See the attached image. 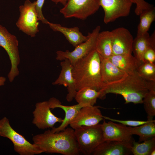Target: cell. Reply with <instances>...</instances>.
<instances>
[{"label":"cell","mask_w":155,"mask_h":155,"mask_svg":"<svg viewBox=\"0 0 155 155\" xmlns=\"http://www.w3.org/2000/svg\"><path fill=\"white\" fill-rule=\"evenodd\" d=\"M45 0H37L35 1V8L39 20L43 24H47L49 21L44 16L42 10Z\"/></svg>","instance_id":"4dcf8cb0"},{"label":"cell","mask_w":155,"mask_h":155,"mask_svg":"<svg viewBox=\"0 0 155 155\" xmlns=\"http://www.w3.org/2000/svg\"><path fill=\"white\" fill-rule=\"evenodd\" d=\"M150 46L155 49V32L154 31L152 35L150 36Z\"/></svg>","instance_id":"d6a6232c"},{"label":"cell","mask_w":155,"mask_h":155,"mask_svg":"<svg viewBox=\"0 0 155 155\" xmlns=\"http://www.w3.org/2000/svg\"><path fill=\"white\" fill-rule=\"evenodd\" d=\"M144 62H148L155 63V49L149 47L145 52L143 57Z\"/></svg>","instance_id":"1f68e13d"},{"label":"cell","mask_w":155,"mask_h":155,"mask_svg":"<svg viewBox=\"0 0 155 155\" xmlns=\"http://www.w3.org/2000/svg\"><path fill=\"white\" fill-rule=\"evenodd\" d=\"M51 1L56 4L60 3L64 6L66 4L68 0H52Z\"/></svg>","instance_id":"836d02e7"},{"label":"cell","mask_w":155,"mask_h":155,"mask_svg":"<svg viewBox=\"0 0 155 155\" xmlns=\"http://www.w3.org/2000/svg\"><path fill=\"white\" fill-rule=\"evenodd\" d=\"M100 7L97 0H68L60 12L66 18L85 20L96 13Z\"/></svg>","instance_id":"9c48e42d"},{"label":"cell","mask_w":155,"mask_h":155,"mask_svg":"<svg viewBox=\"0 0 155 155\" xmlns=\"http://www.w3.org/2000/svg\"><path fill=\"white\" fill-rule=\"evenodd\" d=\"M124 127L131 134L136 135L139 136V142L155 137V120H148V122L135 127L125 125Z\"/></svg>","instance_id":"7402d4cb"},{"label":"cell","mask_w":155,"mask_h":155,"mask_svg":"<svg viewBox=\"0 0 155 155\" xmlns=\"http://www.w3.org/2000/svg\"><path fill=\"white\" fill-rule=\"evenodd\" d=\"M104 119L108 120L114 122L118 123L123 125L130 127H135L143 124L148 121H141L132 120H121L110 118L108 117L103 116Z\"/></svg>","instance_id":"f1b7e54d"},{"label":"cell","mask_w":155,"mask_h":155,"mask_svg":"<svg viewBox=\"0 0 155 155\" xmlns=\"http://www.w3.org/2000/svg\"><path fill=\"white\" fill-rule=\"evenodd\" d=\"M136 71L146 80L155 82V63L144 62L139 65Z\"/></svg>","instance_id":"83f0119b"},{"label":"cell","mask_w":155,"mask_h":155,"mask_svg":"<svg viewBox=\"0 0 155 155\" xmlns=\"http://www.w3.org/2000/svg\"><path fill=\"white\" fill-rule=\"evenodd\" d=\"M6 80V79L5 77L0 76V86L4 85Z\"/></svg>","instance_id":"e575fe53"},{"label":"cell","mask_w":155,"mask_h":155,"mask_svg":"<svg viewBox=\"0 0 155 155\" xmlns=\"http://www.w3.org/2000/svg\"><path fill=\"white\" fill-rule=\"evenodd\" d=\"M155 149V137L139 143L134 141L131 148L134 155H150L152 151Z\"/></svg>","instance_id":"484cf974"},{"label":"cell","mask_w":155,"mask_h":155,"mask_svg":"<svg viewBox=\"0 0 155 155\" xmlns=\"http://www.w3.org/2000/svg\"><path fill=\"white\" fill-rule=\"evenodd\" d=\"M151 90H155V82L146 80L136 71L119 82L102 88L99 91V98L103 99L106 94L113 93L122 96L125 104H142L145 95Z\"/></svg>","instance_id":"6da1fadb"},{"label":"cell","mask_w":155,"mask_h":155,"mask_svg":"<svg viewBox=\"0 0 155 155\" xmlns=\"http://www.w3.org/2000/svg\"><path fill=\"white\" fill-rule=\"evenodd\" d=\"M32 141L42 153L63 155H78L80 153L74 129L71 128H66L58 132L48 130L34 136Z\"/></svg>","instance_id":"7a4b0ae2"},{"label":"cell","mask_w":155,"mask_h":155,"mask_svg":"<svg viewBox=\"0 0 155 155\" xmlns=\"http://www.w3.org/2000/svg\"><path fill=\"white\" fill-rule=\"evenodd\" d=\"M100 93L95 89L86 87L77 91L74 98L78 104L84 106H94L99 98Z\"/></svg>","instance_id":"603a6c76"},{"label":"cell","mask_w":155,"mask_h":155,"mask_svg":"<svg viewBox=\"0 0 155 155\" xmlns=\"http://www.w3.org/2000/svg\"><path fill=\"white\" fill-rule=\"evenodd\" d=\"M0 136L10 140L13 144L15 151L20 155H34L42 153L37 145L30 143L14 130L5 117L0 119Z\"/></svg>","instance_id":"5b68a950"},{"label":"cell","mask_w":155,"mask_h":155,"mask_svg":"<svg viewBox=\"0 0 155 155\" xmlns=\"http://www.w3.org/2000/svg\"><path fill=\"white\" fill-rule=\"evenodd\" d=\"M104 12V22L106 24L118 18L128 16L133 3L131 0H97Z\"/></svg>","instance_id":"8fae6325"},{"label":"cell","mask_w":155,"mask_h":155,"mask_svg":"<svg viewBox=\"0 0 155 155\" xmlns=\"http://www.w3.org/2000/svg\"><path fill=\"white\" fill-rule=\"evenodd\" d=\"M139 16L140 21L137 26V36L148 32L151 24L155 20V7L143 11Z\"/></svg>","instance_id":"d4e9b609"},{"label":"cell","mask_w":155,"mask_h":155,"mask_svg":"<svg viewBox=\"0 0 155 155\" xmlns=\"http://www.w3.org/2000/svg\"><path fill=\"white\" fill-rule=\"evenodd\" d=\"M80 153L92 154L95 148L104 142L101 124L83 126L74 129Z\"/></svg>","instance_id":"277c9868"},{"label":"cell","mask_w":155,"mask_h":155,"mask_svg":"<svg viewBox=\"0 0 155 155\" xmlns=\"http://www.w3.org/2000/svg\"><path fill=\"white\" fill-rule=\"evenodd\" d=\"M72 65L77 91L86 87L98 91L101 88V59L95 49Z\"/></svg>","instance_id":"3957f363"},{"label":"cell","mask_w":155,"mask_h":155,"mask_svg":"<svg viewBox=\"0 0 155 155\" xmlns=\"http://www.w3.org/2000/svg\"><path fill=\"white\" fill-rule=\"evenodd\" d=\"M48 101L51 109L60 108L65 113V117L61 124L57 127H53L51 130L54 133L59 132L65 129L74 119L80 109L85 106L78 103L69 106L63 105L59 100L54 97L50 98Z\"/></svg>","instance_id":"e0dca14e"},{"label":"cell","mask_w":155,"mask_h":155,"mask_svg":"<svg viewBox=\"0 0 155 155\" xmlns=\"http://www.w3.org/2000/svg\"><path fill=\"white\" fill-rule=\"evenodd\" d=\"M103 119L98 106H85L80 109L69 125L75 129L83 126L96 125Z\"/></svg>","instance_id":"5bb4252c"},{"label":"cell","mask_w":155,"mask_h":155,"mask_svg":"<svg viewBox=\"0 0 155 155\" xmlns=\"http://www.w3.org/2000/svg\"><path fill=\"white\" fill-rule=\"evenodd\" d=\"M100 28V26H96L91 32L88 33V39L75 46L73 51H57L56 59L63 61L67 59L72 64L86 56L95 49L97 38Z\"/></svg>","instance_id":"ba28073f"},{"label":"cell","mask_w":155,"mask_h":155,"mask_svg":"<svg viewBox=\"0 0 155 155\" xmlns=\"http://www.w3.org/2000/svg\"><path fill=\"white\" fill-rule=\"evenodd\" d=\"M101 125L104 141H116L131 149L135 140L124 125L105 120Z\"/></svg>","instance_id":"30bf717a"},{"label":"cell","mask_w":155,"mask_h":155,"mask_svg":"<svg viewBox=\"0 0 155 155\" xmlns=\"http://www.w3.org/2000/svg\"><path fill=\"white\" fill-rule=\"evenodd\" d=\"M113 55L132 54L133 38L129 31L119 27L111 31Z\"/></svg>","instance_id":"4fadbf2b"},{"label":"cell","mask_w":155,"mask_h":155,"mask_svg":"<svg viewBox=\"0 0 155 155\" xmlns=\"http://www.w3.org/2000/svg\"><path fill=\"white\" fill-rule=\"evenodd\" d=\"M18 45L17 37L0 24V46L5 51L9 59L11 68L7 77L11 82H12L20 74L18 67L20 59Z\"/></svg>","instance_id":"8992f818"},{"label":"cell","mask_w":155,"mask_h":155,"mask_svg":"<svg viewBox=\"0 0 155 155\" xmlns=\"http://www.w3.org/2000/svg\"><path fill=\"white\" fill-rule=\"evenodd\" d=\"M33 112L32 122L39 129L53 128L57 123H61L63 119L56 116L51 111L48 101L36 103Z\"/></svg>","instance_id":"7c38bea8"},{"label":"cell","mask_w":155,"mask_h":155,"mask_svg":"<svg viewBox=\"0 0 155 155\" xmlns=\"http://www.w3.org/2000/svg\"><path fill=\"white\" fill-rule=\"evenodd\" d=\"M133 3L136 5L135 10V13L137 16L140 14L143 11L153 7V5L146 2L144 0H131Z\"/></svg>","instance_id":"f546056e"},{"label":"cell","mask_w":155,"mask_h":155,"mask_svg":"<svg viewBox=\"0 0 155 155\" xmlns=\"http://www.w3.org/2000/svg\"><path fill=\"white\" fill-rule=\"evenodd\" d=\"M150 39V35L148 32L142 35L136 36L133 39L132 52L139 65L144 63V55L147 49L151 47Z\"/></svg>","instance_id":"cb8c5ba5"},{"label":"cell","mask_w":155,"mask_h":155,"mask_svg":"<svg viewBox=\"0 0 155 155\" xmlns=\"http://www.w3.org/2000/svg\"><path fill=\"white\" fill-rule=\"evenodd\" d=\"M155 155V149L153 150L151 152L150 155Z\"/></svg>","instance_id":"d590c367"},{"label":"cell","mask_w":155,"mask_h":155,"mask_svg":"<svg viewBox=\"0 0 155 155\" xmlns=\"http://www.w3.org/2000/svg\"><path fill=\"white\" fill-rule=\"evenodd\" d=\"M95 49L101 59H108L113 55L111 31H105L99 32Z\"/></svg>","instance_id":"44dd1931"},{"label":"cell","mask_w":155,"mask_h":155,"mask_svg":"<svg viewBox=\"0 0 155 155\" xmlns=\"http://www.w3.org/2000/svg\"><path fill=\"white\" fill-rule=\"evenodd\" d=\"M101 77L102 87L120 82L127 75L108 59H101Z\"/></svg>","instance_id":"2e32d148"},{"label":"cell","mask_w":155,"mask_h":155,"mask_svg":"<svg viewBox=\"0 0 155 155\" xmlns=\"http://www.w3.org/2000/svg\"><path fill=\"white\" fill-rule=\"evenodd\" d=\"M145 110L147 114V120H152L155 115V90L149 91L143 100Z\"/></svg>","instance_id":"4316f807"},{"label":"cell","mask_w":155,"mask_h":155,"mask_svg":"<svg viewBox=\"0 0 155 155\" xmlns=\"http://www.w3.org/2000/svg\"><path fill=\"white\" fill-rule=\"evenodd\" d=\"M20 16L16 25L19 29L31 37H35L38 32L39 19L34 1L26 0L19 7Z\"/></svg>","instance_id":"52a82bcc"},{"label":"cell","mask_w":155,"mask_h":155,"mask_svg":"<svg viewBox=\"0 0 155 155\" xmlns=\"http://www.w3.org/2000/svg\"><path fill=\"white\" fill-rule=\"evenodd\" d=\"M60 65L61 70L59 75L52 84L63 85L66 87L67 93L66 99L70 102L74 98L77 91L72 74V65L68 60L65 59L60 63Z\"/></svg>","instance_id":"9a60e30c"},{"label":"cell","mask_w":155,"mask_h":155,"mask_svg":"<svg viewBox=\"0 0 155 155\" xmlns=\"http://www.w3.org/2000/svg\"><path fill=\"white\" fill-rule=\"evenodd\" d=\"M48 24L53 31L59 32L62 33L69 42L75 47L85 42L88 39V35L85 36L83 35L78 27L68 28L59 24L49 22Z\"/></svg>","instance_id":"ac0fdd59"},{"label":"cell","mask_w":155,"mask_h":155,"mask_svg":"<svg viewBox=\"0 0 155 155\" xmlns=\"http://www.w3.org/2000/svg\"><path fill=\"white\" fill-rule=\"evenodd\" d=\"M108 59L115 66L127 74L136 71L139 65L137 60L132 54L113 55Z\"/></svg>","instance_id":"ffe728a7"},{"label":"cell","mask_w":155,"mask_h":155,"mask_svg":"<svg viewBox=\"0 0 155 155\" xmlns=\"http://www.w3.org/2000/svg\"><path fill=\"white\" fill-rule=\"evenodd\" d=\"M131 150L115 141H105L97 147L92 154L94 155H127Z\"/></svg>","instance_id":"d6986e66"}]
</instances>
